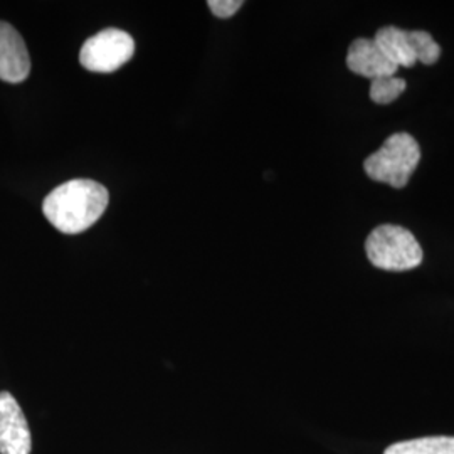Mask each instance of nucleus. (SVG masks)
Returning <instances> with one entry per match:
<instances>
[{
	"label": "nucleus",
	"instance_id": "20e7f679",
	"mask_svg": "<svg viewBox=\"0 0 454 454\" xmlns=\"http://www.w3.org/2000/svg\"><path fill=\"white\" fill-rule=\"evenodd\" d=\"M135 54V41L121 29H105L82 44L80 63L91 73H114Z\"/></svg>",
	"mask_w": 454,
	"mask_h": 454
},
{
	"label": "nucleus",
	"instance_id": "7ed1b4c3",
	"mask_svg": "<svg viewBox=\"0 0 454 454\" xmlns=\"http://www.w3.org/2000/svg\"><path fill=\"white\" fill-rule=\"evenodd\" d=\"M367 258L375 268L386 271H409L422 262V247L414 234L403 226L375 227L365 241Z\"/></svg>",
	"mask_w": 454,
	"mask_h": 454
},
{
	"label": "nucleus",
	"instance_id": "f8f14e48",
	"mask_svg": "<svg viewBox=\"0 0 454 454\" xmlns=\"http://www.w3.org/2000/svg\"><path fill=\"white\" fill-rule=\"evenodd\" d=\"M207 5L214 16L219 19H229L243 7V2L241 0H209Z\"/></svg>",
	"mask_w": 454,
	"mask_h": 454
},
{
	"label": "nucleus",
	"instance_id": "f03ea898",
	"mask_svg": "<svg viewBox=\"0 0 454 454\" xmlns=\"http://www.w3.org/2000/svg\"><path fill=\"white\" fill-rule=\"evenodd\" d=\"M421 160V148L416 138L399 131L390 135L377 152L369 155L364 162L365 174L380 184H387L394 189L406 187Z\"/></svg>",
	"mask_w": 454,
	"mask_h": 454
},
{
	"label": "nucleus",
	"instance_id": "6e6552de",
	"mask_svg": "<svg viewBox=\"0 0 454 454\" xmlns=\"http://www.w3.org/2000/svg\"><path fill=\"white\" fill-rule=\"evenodd\" d=\"M373 41L392 65H395L397 67H401V66L412 67L418 63L407 31H403L394 26L382 27L373 35Z\"/></svg>",
	"mask_w": 454,
	"mask_h": 454
},
{
	"label": "nucleus",
	"instance_id": "f257e3e1",
	"mask_svg": "<svg viewBox=\"0 0 454 454\" xmlns=\"http://www.w3.org/2000/svg\"><path fill=\"white\" fill-rule=\"evenodd\" d=\"M105 185L90 179H74L56 187L44 199L43 211L52 226L65 234L90 229L108 207Z\"/></svg>",
	"mask_w": 454,
	"mask_h": 454
},
{
	"label": "nucleus",
	"instance_id": "1a4fd4ad",
	"mask_svg": "<svg viewBox=\"0 0 454 454\" xmlns=\"http://www.w3.org/2000/svg\"><path fill=\"white\" fill-rule=\"evenodd\" d=\"M384 454H454V438L431 436L395 442Z\"/></svg>",
	"mask_w": 454,
	"mask_h": 454
},
{
	"label": "nucleus",
	"instance_id": "0eeeda50",
	"mask_svg": "<svg viewBox=\"0 0 454 454\" xmlns=\"http://www.w3.org/2000/svg\"><path fill=\"white\" fill-rule=\"evenodd\" d=\"M347 66L352 73L364 78H389L397 73V66L392 65L373 39H357L352 43L347 54Z\"/></svg>",
	"mask_w": 454,
	"mask_h": 454
},
{
	"label": "nucleus",
	"instance_id": "9d476101",
	"mask_svg": "<svg viewBox=\"0 0 454 454\" xmlns=\"http://www.w3.org/2000/svg\"><path fill=\"white\" fill-rule=\"evenodd\" d=\"M409 39L416 54V61H421L422 65L426 66L438 63L441 58V46L433 39L431 34L426 31H411Z\"/></svg>",
	"mask_w": 454,
	"mask_h": 454
},
{
	"label": "nucleus",
	"instance_id": "423d86ee",
	"mask_svg": "<svg viewBox=\"0 0 454 454\" xmlns=\"http://www.w3.org/2000/svg\"><path fill=\"white\" fill-rule=\"evenodd\" d=\"M31 71V58L22 35L0 20V80L7 82H24Z\"/></svg>",
	"mask_w": 454,
	"mask_h": 454
},
{
	"label": "nucleus",
	"instance_id": "39448f33",
	"mask_svg": "<svg viewBox=\"0 0 454 454\" xmlns=\"http://www.w3.org/2000/svg\"><path fill=\"white\" fill-rule=\"evenodd\" d=\"M29 424L16 399L0 392V454H31Z\"/></svg>",
	"mask_w": 454,
	"mask_h": 454
},
{
	"label": "nucleus",
	"instance_id": "9b49d317",
	"mask_svg": "<svg viewBox=\"0 0 454 454\" xmlns=\"http://www.w3.org/2000/svg\"><path fill=\"white\" fill-rule=\"evenodd\" d=\"M406 91V82L403 78H377L371 84V99L377 105H389Z\"/></svg>",
	"mask_w": 454,
	"mask_h": 454
}]
</instances>
